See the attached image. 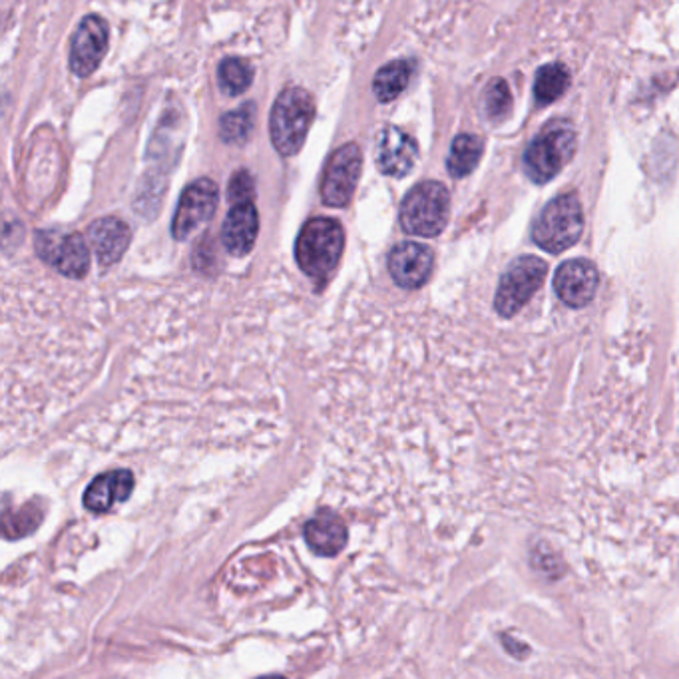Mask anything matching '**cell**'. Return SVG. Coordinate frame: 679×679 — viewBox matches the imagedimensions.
I'll use <instances>...</instances> for the list:
<instances>
[{
  "mask_svg": "<svg viewBox=\"0 0 679 679\" xmlns=\"http://www.w3.org/2000/svg\"><path fill=\"white\" fill-rule=\"evenodd\" d=\"M36 251L64 277L82 279L90 269V249L78 233L42 231L36 237Z\"/></svg>",
  "mask_w": 679,
  "mask_h": 679,
  "instance_id": "cell-8",
  "label": "cell"
},
{
  "mask_svg": "<svg viewBox=\"0 0 679 679\" xmlns=\"http://www.w3.org/2000/svg\"><path fill=\"white\" fill-rule=\"evenodd\" d=\"M482 156V140L470 134H460L454 138L451 152H449V172L453 178L468 176L480 162Z\"/></svg>",
  "mask_w": 679,
  "mask_h": 679,
  "instance_id": "cell-19",
  "label": "cell"
},
{
  "mask_svg": "<svg viewBox=\"0 0 679 679\" xmlns=\"http://www.w3.org/2000/svg\"><path fill=\"white\" fill-rule=\"evenodd\" d=\"M598 289V269L592 261L570 259L562 263L554 275L556 295L570 307L588 305Z\"/></svg>",
  "mask_w": 679,
  "mask_h": 679,
  "instance_id": "cell-13",
  "label": "cell"
},
{
  "mask_svg": "<svg viewBox=\"0 0 679 679\" xmlns=\"http://www.w3.org/2000/svg\"><path fill=\"white\" fill-rule=\"evenodd\" d=\"M512 110V94L506 80L494 78L482 92V112L490 122L504 120Z\"/></svg>",
  "mask_w": 679,
  "mask_h": 679,
  "instance_id": "cell-22",
  "label": "cell"
},
{
  "mask_svg": "<svg viewBox=\"0 0 679 679\" xmlns=\"http://www.w3.org/2000/svg\"><path fill=\"white\" fill-rule=\"evenodd\" d=\"M584 229V214L576 196L564 194L552 200L534 224V241L550 253L572 247Z\"/></svg>",
  "mask_w": 679,
  "mask_h": 679,
  "instance_id": "cell-4",
  "label": "cell"
},
{
  "mask_svg": "<svg viewBox=\"0 0 679 679\" xmlns=\"http://www.w3.org/2000/svg\"><path fill=\"white\" fill-rule=\"evenodd\" d=\"M451 196L439 182L415 186L401 206V226L419 237H437L449 222Z\"/></svg>",
  "mask_w": 679,
  "mask_h": 679,
  "instance_id": "cell-3",
  "label": "cell"
},
{
  "mask_svg": "<svg viewBox=\"0 0 679 679\" xmlns=\"http://www.w3.org/2000/svg\"><path fill=\"white\" fill-rule=\"evenodd\" d=\"M570 84V74L562 64H546L538 70L534 82V96L540 104L558 100Z\"/></svg>",
  "mask_w": 679,
  "mask_h": 679,
  "instance_id": "cell-20",
  "label": "cell"
},
{
  "mask_svg": "<svg viewBox=\"0 0 679 679\" xmlns=\"http://www.w3.org/2000/svg\"><path fill=\"white\" fill-rule=\"evenodd\" d=\"M548 273L546 261L524 255L516 259L506 273L502 275V281L496 291L494 307L502 317H512L516 315L528 301L530 297L540 289Z\"/></svg>",
  "mask_w": 679,
  "mask_h": 679,
  "instance_id": "cell-6",
  "label": "cell"
},
{
  "mask_svg": "<svg viewBox=\"0 0 679 679\" xmlns=\"http://www.w3.org/2000/svg\"><path fill=\"white\" fill-rule=\"evenodd\" d=\"M305 540L317 554L335 556L345 548L349 534L347 526L335 514L321 512L305 524Z\"/></svg>",
  "mask_w": 679,
  "mask_h": 679,
  "instance_id": "cell-17",
  "label": "cell"
},
{
  "mask_svg": "<svg viewBox=\"0 0 679 679\" xmlns=\"http://www.w3.org/2000/svg\"><path fill=\"white\" fill-rule=\"evenodd\" d=\"M313 120V96L299 86L283 90L275 100L269 118V134L275 150L281 156H295L303 148Z\"/></svg>",
  "mask_w": 679,
  "mask_h": 679,
  "instance_id": "cell-1",
  "label": "cell"
},
{
  "mask_svg": "<svg viewBox=\"0 0 679 679\" xmlns=\"http://www.w3.org/2000/svg\"><path fill=\"white\" fill-rule=\"evenodd\" d=\"M433 265H435L433 251L427 245L415 241L399 243L389 255L391 277L395 279L397 285L405 289L423 287L433 273Z\"/></svg>",
  "mask_w": 679,
  "mask_h": 679,
  "instance_id": "cell-12",
  "label": "cell"
},
{
  "mask_svg": "<svg viewBox=\"0 0 679 679\" xmlns=\"http://www.w3.org/2000/svg\"><path fill=\"white\" fill-rule=\"evenodd\" d=\"M345 247V233L331 218H313L299 231L295 257L303 273L313 279H325L337 267Z\"/></svg>",
  "mask_w": 679,
  "mask_h": 679,
  "instance_id": "cell-2",
  "label": "cell"
},
{
  "mask_svg": "<svg viewBox=\"0 0 679 679\" xmlns=\"http://www.w3.org/2000/svg\"><path fill=\"white\" fill-rule=\"evenodd\" d=\"M363 172V152L357 144H345L327 162L321 182V198L331 208L349 206Z\"/></svg>",
  "mask_w": 679,
  "mask_h": 679,
  "instance_id": "cell-7",
  "label": "cell"
},
{
  "mask_svg": "<svg viewBox=\"0 0 679 679\" xmlns=\"http://www.w3.org/2000/svg\"><path fill=\"white\" fill-rule=\"evenodd\" d=\"M130 227L118 218H102L88 229V239L100 265L108 267L118 263L130 245Z\"/></svg>",
  "mask_w": 679,
  "mask_h": 679,
  "instance_id": "cell-16",
  "label": "cell"
},
{
  "mask_svg": "<svg viewBox=\"0 0 679 679\" xmlns=\"http://www.w3.org/2000/svg\"><path fill=\"white\" fill-rule=\"evenodd\" d=\"M255 194V186H253V178L249 172L239 170L233 174L229 188H227V198L233 204H241V202H251Z\"/></svg>",
  "mask_w": 679,
  "mask_h": 679,
  "instance_id": "cell-24",
  "label": "cell"
},
{
  "mask_svg": "<svg viewBox=\"0 0 679 679\" xmlns=\"http://www.w3.org/2000/svg\"><path fill=\"white\" fill-rule=\"evenodd\" d=\"M411 80V66L405 60H395L389 62L387 66H383L373 80V90L375 96L381 102H393L395 98H399L405 88L409 86Z\"/></svg>",
  "mask_w": 679,
  "mask_h": 679,
  "instance_id": "cell-18",
  "label": "cell"
},
{
  "mask_svg": "<svg viewBox=\"0 0 679 679\" xmlns=\"http://www.w3.org/2000/svg\"><path fill=\"white\" fill-rule=\"evenodd\" d=\"M259 233V216L251 202L233 204L227 214L222 239L227 251L235 257L247 255L257 239Z\"/></svg>",
  "mask_w": 679,
  "mask_h": 679,
  "instance_id": "cell-14",
  "label": "cell"
},
{
  "mask_svg": "<svg viewBox=\"0 0 679 679\" xmlns=\"http://www.w3.org/2000/svg\"><path fill=\"white\" fill-rule=\"evenodd\" d=\"M108 50V24L100 16H86L70 46V68L76 76H90Z\"/></svg>",
  "mask_w": 679,
  "mask_h": 679,
  "instance_id": "cell-11",
  "label": "cell"
},
{
  "mask_svg": "<svg viewBox=\"0 0 679 679\" xmlns=\"http://www.w3.org/2000/svg\"><path fill=\"white\" fill-rule=\"evenodd\" d=\"M255 108L253 104H243L237 110L227 112L220 120V136L227 144H241L253 130Z\"/></svg>",
  "mask_w": 679,
  "mask_h": 679,
  "instance_id": "cell-23",
  "label": "cell"
},
{
  "mask_svg": "<svg viewBox=\"0 0 679 679\" xmlns=\"http://www.w3.org/2000/svg\"><path fill=\"white\" fill-rule=\"evenodd\" d=\"M574 150L576 134L572 126L566 122H554L528 146L524 156L526 174L534 182L544 184L564 168Z\"/></svg>",
  "mask_w": 679,
  "mask_h": 679,
  "instance_id": "cell-5",
  "label": "cell"
},
{
  "mask_svg": "<svg viewBox=\"0 0 679 679\" xmlns=\"http://www.w3.org/2000/svg\"><path fill=\"white\" fill-rule=\"evenodd\" d=\"M134 488V476L128 470H116L106 472L90 482V486L84 492V506L90 512L102 514L112 508L114 502H124L132 494Z\"/></svg>",
  "mask_w": 679,
  "mask_h": 679,
  "instance_id": "cell-15",
  "label": "cell"
},
{
  "mask_svg": "<svg viewBox=\"0 0 679 679\" xmlns=\"http://www.w3.org/2000/svg\"><path fill=\"white\" fill-rule=\"evenodd\" d=\"M220 86L227 96L243 94L253 82V68L243 58H226L218 70Z\"/></svg>",
  "mask_w": 679,
  "mask_h": 679,
  "instance_id": "cell-21",
  "label": "cell"
},
{
  "mask_svg": "<svg viewBox=\"0 0 679 679\" xmlns=\"http://www.w3.org/2000/svg\"><path fill=\"white\" fill-rule=\"evenodd\" d=\"M220 202V190L216 182L202 178L186 188V192L180 198L174 222H172V235L178 241L188 239L196 229L210 222L218 210Z\"/></svg>",
  "mask_w": 679,
  "mask_h": 679,
  "instance_id": "cell-9",
  "label": "cell"
},
{
  "mask_svg": "<svg viewBox=\"0 0 679 679\" xmlns=\"http://www.w3.org/2000/svg\"><path fill=\"white\" fill-rule=\"evenodd\" d=\"M419 160V146L413 136L397 126H387L375 142L377 168L391 178H405Z\"/></svg>",
  "mask_w": 679,
  "mask_h": 679,
  "instance_id": "cell-10",
  "label": "cell"
}]
</instances>
